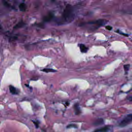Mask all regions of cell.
I'll return each mask as SVG.
<instances>
[{
  "mask_svg": "<svg viewBox=\"0 0 132 132\" xmlns=\"http://www.w3.org/2000/svg\"><path fill=\"white\" fill-rule=\"evenodd\" d=\"M41 71H43V72H46V73L55 72L57 71L56 70H54V69H51V68H45V69H42Z\"/></svg>",
  "mask_w": 132,
  "mask_h": 132,
  "instance_id": "7c38bea8",
  "label": "cell"
},
{
  "mask_svg": "<svg viewBox=\"0 0 132 132\" xmlns=\"http://www.w3.org/2000/svg\"><path fill=\"white\" fill-rule=\"evenodd\" d=\"M24 25H25V23L23 21H20L18 24H16L15 25V26L14 27V29H18L19 28L22 27L23 26H24Z\"/></svg>",
  "mask_w": 132,
  "mask_h": 132,
  "instance_id": "8fae6325",
  "label": "cell"
},
{
  "mask_svg": "<svg viewBox=\"0 0 132 132\" xmlns=\"http://www.w3.org/2000/svg\"><path fill=\"white\" fill-rule=\"evenodd\" d=\"M3 2L4 5L6 7H10V4H9L8 2H7L6 1H3Z\"/></svg>",
  "mask_w": 132,
  "mask_h": 132,
  "instance_id": "9a60e30c",
  "label": "cell"
},
{
  "mask_svg": "<svg viewBox=\"0 0 132 132\" xmlns=\"http://www.w3.org/2000/svg\"><path fill=\"white\" fill-rule=\"evenodd\" d=\"M53 17H54V14L50 12L43 18V21L44 22H49L53 18Z\"/></svg>",
  "mask_w": 132,
  "mask_h": 132,
  "instance_id": "5b68a950",
  "label": "cell"
},
{
  "mask_svg": "<svg viewBox=\"0 0 132 132\" xmlns=\"http://www.w3.org/2000/svg\"><path fill=\"white\" fill-rule=\"evenodd\" d=\"M116 31H117L118 33H119V34H121V35H123V36H128V35H127V34H124L123 32L120 31L119 30H117Z\"/></svg>",
  "mask_w": 132,
  "mask_h": 132,
  "instance_id": "2e32d148",
  "label": "cell"
},
{
  "mask_svg": "<svg viewBox=\"0 0 132 132\" xmlns=\"http://www.w3.org/2000/svg\"><path fill=\"white\" fill-rule=\"evenodd\" d=\"M103 123H104V120H103V119H98L94 122L93 125H100L103 124Z\"/></svg>",
  "mask_w": 132,
  "mask_h": 132,
  "instance_id": "30bf717a",
  "label": "cell"
},
{
  "mask_svg": "<svg viewBox=\"0 0 132 132\" xmlns=\"http://www.w3.org/2000/svg\"><path fill=\"white\" fill-rule=\"evenodd\" d=\"M9 90L10 93L12 94H18L19 93V92L17 90V89L15 87L11 85L9 86Z\"/></svg>",
  "mask_w": 132,
  "mask_h": 132,
  "instance_id": "52a82bcc",
  "label": "cell"
},
{
  "mask_svg": "<svg viewBox=\"0 0 132 132\" xmlns=\"http://www.w3.org/2000/svg\"><path fill=\"white\" fill-rule=\"evenodd\" d=\"M33 122H34V123L36 125V127H38V124L37 122V123H35V121H33Z\"/></svg>",
  "mask_w": 132,
  "mask_h": 132,
  "instance_id": "ac0fdd59",
  "label": "cell"
},
{
  "mask_svg": "<svg viewBox=\"0 0 132 132\" xmlns=\"http://www.w3.org/2000/svg\"><path fill=\"white\" fill-rule=\"evenodd\" d=\"M110 126H106L96 129L94 132H109V131L110 130Z\"/></svg>",
  "mask_w": 132,
  "mask_h": 132,
  "instance_id": "277c9868",
  "label": "cell"
},
{
  "mask_svg": "<svg viewBox=\"0 0 132 132\" xmlns=\"http://www.w3.org/2000/svg\"><path fill=\"white\" fill-rule=\"evenodd\" d=\"M107 22V21L106 20H97V21H94V22H90L89 23H90V24H95L97 26H98V27H100V26L105 24Z\"/></svg>",
  "mask_w": 132,
  "mask_h": 132,
  "instance_id": "3957f363",
  "label": "cell"
},
{
  "mask_svg": "<svg viewBox=\"0 0 132 132\" xmlns=\"http://www.w3.org/2000/svg\"><path fill=\"white\" fill-rule=\"evenodd\" d=\"M129 64H125L124 65V69L125 72L128 71L129 70Z\"/></svg>",
  "mask_w": 132,
  "mask_h": 132,
  "instance_id": "5bb4252c",
  "label": "cell"
},
{
  "mask_svg": "<svg viewBox=\"0 0 132 132\" xmlns=\"http://www.w3.org/2000/svg\"><path fill=\"white\" fill-rule=\"evenodd\" d=\"M132 123V113L127 115L119 123V126L125 127Z\"/></svg>",
  "mask_w": 132,
  "mask_h": 132,
  "instance_id": "7a4b0ae2",
  "label": "cell"
},
{
  "mask_svg": "<svg viewBox=\"0 0 132 132\" xmlns=\"http://www.w3.org/2000/svg\"><path fill=\"white\" fill-rule=\"evenodd\" d=\"M19 9L20 11H22V12H24L26 11V5L25 3H22L19 5Z\"/></svg>",
  "mask_w": 132,
  "mask_h": 132,
  "instance_id": "9c48e42d",
  "label": "cell"
},
{
  "mask_svg": "<svg viewBox=\"0 0 132 132\" xmlns=\"http://www.w3.org/2000/svg\"><path fill=\"white\" fill-rule=\"evenodd\" d=\"M74 9L73 7L70 4H68L62 13V18L64 21H68L71 20L74 16L73 14Z\"/></svg>",
  "mask_w": 132,
  "mask_h": 132,
  "instance_id": "6da1fadb",
  "label": "cell"
},
{
  "mask_svg": "<svg viewBox=\"0 0 132 132\" xmlns=\"http://www.w3.org/2000/svg\"><path fill=\"white\" fill-rule=\"evenodd\" d=\"M105 28L107 29V30H111V29H112V27L111 26H106V27H105Z\"/></svg>",
  "mask_w": 132,
  "mask_h": 132,
  "instance_id": "e0dca14e",
  "label": "cell"
},
{
  "mask_svg": "<svg viewBox=\"0 0 132 132\" xmlns=\"http://www.w3.org/2000/svg\"><path fill=\"white\" fill-rule=\"evenodd\" d=\"M67 127L68 128H77V125H75V124H71L68 125L67 126Z\"/></svg>",
  "mask_w": 132,
  "mask_h": 132,
  "instance_id": "4fadbf2b",
  "label": "cell"
},
{
  "mask_svg": "<svg viewBox=\"0 0 132 132\" xmlns=\"http://www.w3.org/2000/svg\"><path fill=\"white\" fill-rule=\"evenodd\" d=\"M74 108L75 110V112L76 114H79L80 113L81 111L80 109V108L79 107V104L78 103H76L74 105Z\"/></svg>",
  "mask_w": 132,
  "mask_h": 132,
  "instance_id": "ba28073f",
  "label": "cell"
},
{
  "mask_svg": "<svg viewBox=\"0 0 132 132\" xmlns=\"http://www.w3.org/2000/svg\"><path fill=\"white\" fill-rule=\"evenodd\" d=\"M78 46L79 47L80 52L81 53H86L88 51V48L84 44H79L78 45Z\"/></svg>",
  "mask_w": 132,
  "mask_h": 132,
  "instance_id": "8992f818",
  "label": "cell"
},
{
  "mask_svg": "<svg viewBox=\"0 0 132 132\" xmlns=\"http://www.w3.org/2000/svg\"><path fill=\"white\" fill-rule=\"evenodd\" d=\"M65 104H67V105H69V104L68 102H66V103H65Z\"/></svg>",
  "mask_w": 132,
  "mask_h": 132,
  "instance_id": "d6986e66",
  "label": "cell"
}]
</instances>
